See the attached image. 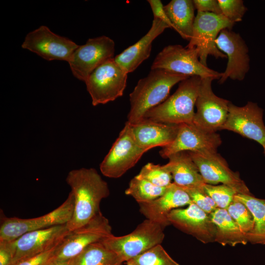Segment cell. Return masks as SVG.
Returning a JSON list of instances; mask_svg holds the SVG:
<instances>
[{
  "label": "cell",
  "mask_w": 265,
  "mask_h": 265,
  "mask_svg": "<svg viewBox=\"0 0 265 265\" xmlns=\"http://www.w3.org/2000/svg\"><path fill=\"white\" fill-rule=\"evenodd\" d=\"M66 181L74 197V209L71 220L66 224L70 231L88 223L101 212V201L109 195L107 183L93 168L70 171Z\"/></svg>",
  "instance_id": "6da1fadb"
},
{
  "label": "cell",
  "mask_w": 265,
  "mask_h": 265,
  "mask_svg": "<svg viewBox=\"0 0 265 265\" xmlns=\"http://www.w3.org/2000/svg\"><path fill=\"white\" fill-rule=\"evenodd\" d=\"M189 77L164 69L151 70L138 80L130 94V110L127 122L133 124L142 120L149 110L167 98L174 85Z\"/></svg>",
  "instance_id": "7a4b0ae2"
},
{
  "label": "cell",
  "mask_w": 265,
  "mask_h": 265,
  "mask_svg": "<svg viewBox=\"0 0 265 265\" xmlns=\"http://www.w3.org/2000/svg\"><path fill=\"white\" fill-rule=\"evenodd\" d=\"M201 80L198 76L182 80L171 96L149 110L143 119L176 125L193 123Z\"/></svg>",
  "instance_id": "3957f363"
},
{
  "label": "cell",
  "mask_w": 265,
  "mask_h": 265,
  "mask_svg": "<svg viewBox=\"0 0 265 265\" xmlns=\"http://www.w3.org/2000/svg\"><path fill=\"white\" fill-rule=\"evenodd\" d=\"M164 228L161 225L146 219L131 233L119 237L112 234L102 242L107 248L127 262L161 244L165 237Z\"/></svg>",
  "instance_id": "277c9868"
},
{
  "label": "cell",
  "mask_w": 265,
  "mask_h": 265,
  "mask_svg": "<svg viewBox=\"0 0 265 265\" xmlns=\"http://www.w3.org/2000/svg\"><path fill=\"white\" fill-rule=\"evenodd\" d=\"M157 69L201 78L219 80L222 76V73L212 70L200 62L195 48H184L180 45L167 46L157 54L151 70Z\"/></svg>",
  "instance_id": "5b68a950"
},
{
  "label": "cell",
  "mask_w": 265,
  "mask_h": 265,
  "mask_svg": "<svg viewBox=\"0 0 265 265\" xmlns=\"http://www.w3.org/2000/svg\"><path fill=\"white\" fill-rule=\"evenodd\" d=\"M114 58L96 68L85 82L94 106L113 101L123 95L128 73Z\"/></svg>",
  "instance_id": "8992f818"
},
{
  "label": "cell",
  "mask_w": 265,
  "mask_h": 265,
  "mask_svg": "<svg viewBox=\"0 0 265 265\" xmlns=\"http://www.w3.org/2000/svg\"><path fill=\"white\" fill-rule=\"evenodd\" d=\"M234 24L222 14L197 12L191 38L186 47L195 48L198 51L200 62L207 66L209 55H212L216 58H226V55L217 47L215 41L221 30H231Z\"/></svg>",
  "instance_id": "52a82bcc"
},
{
  "label": "cell",
  "mask_w": 265,
  "mask_h": 265,
  "mask_svg": "<svg viewBox=\"0 0 265 265\" xmlns=\"http://www.w3.org/2000/svg\"><path fill=\"white\" fill-rule=\"evenodd\" d=\"M74 209V197L70 192L58 207L42 216L28 219L2 218L0 226V241H10L33 231L66 224L71 219Z\"/></svg>",
  "instance_id": "ba28073f"
},
{
  "label": "cell",
  "mask_w": 265,
  "mask_h": 265,
  "mask_svg": "<svg viewBox=\"0 0 265 265\" xmlns=\"http://www.w3.org/2000/svg\"><path fill=\"white\" fill-rule=\"evenodd\" d=\"M108 219L100 212L85 225L70 231L56 247L52 259L71 260L89 245L102 241L112 235Z\"/></svg>",
  "instance_id": "9c48e42d"
},
{
  "label": "cell",
  "mask_w": 265,
  "mask_h": 265,
  "mask_svg": "<svg viewBox=\"0 0 265 265\" xmlns=\"http://www.w3.org/2000/svg\"><path fill=\"white\" fill-rule=\"evenodd\" d=\"M146 152L139 146L127 122L118 137L100 164L102 174L110 178H118L133 167Z\"/></svg>",
  "instance_id": "30bf717a"
},
{
  "label": "cell",
  "mask_w": 265,
  "mask_h": 265,
  "mask_svg": "<svg viewBox=\"0 0 265 265\" xmlns=\"http://www.w3.org/2000/svg\"><path fill=\"white\" fill-rule=\"evenodd\" d=\"M66 224L26 233L6 241L12 255L11 265L58 246L69 233Z\"/></svg>",
  "instance_id": "8fae6325"
},
{
  "label": "cell",
  "mask_w": 265,
  "mask_h": 265,
  "mask_svg": "<svg viewBox=\"0 0 265 265\" xmlns=\"http://www.w3.org/2000/svg\"><path fill=\"white\" fill-rule=\"evenodd\" d=\"M212 78H201L193 123L210 132L221 130L228 114V100L217 96L212 88Z\"/></svg>",
  "instance_id": "7c38bea8"
},
{
  "label": "cell",
  "mask_w": 265,
  "mask_h": 265,
  "mask_svg": "<svg viewBox=\"0 0 265 265\" xmlns=\"http://www.w3.org/2000/svg\"><path fill=\"white\" fill-rule=\"evenodd\" d=\"M114 42L109 37L89 38L85 44L79 46L68 62L72 74L85 82L96 68L114 58Z\"/></svg>",
  "instance_id": "4fadbf2b"
},
{
  "label": "cell",
  "mask_w": 265,
  "mask_h": 265,
  "mask_svg": "<svg viewBox=\"0 0 265 265\" xmlns=\"http://www.w3.org/2000/svg\"><path fill=\"white\" fill-rule=\"evenodd\" d=\"M206 184L221 183L238 193L251 195L248 187L238 172L230 169L225 160L216 152H188Z\"/></svg>",
  "instance_id": "5bb4252c"
},
{
  "label": "cell",
  "mask_w": 265,
  "mask_h": 265,
  "mask_svg": "<svg viewBox=\"0 0 265 265\" xmlns=\"http://www.w3.org/2000/svg\"><path fill=\"white\" fill-rule=\"evenodd\" d=\"M79 46L71 40L53 32L45 26L27 33L22 44V48L48 61L59 60L68 62Z\"/></svg>",
  "instance_id": "9a60e30c"
},
{
  "label": "cell",
  "mask_w": 265,
  "mask_h": 265,
  "mask_svg": "<svg viewBox=\"0 0 265 265\" xmlns=\"http://www.w3.org/2000/svg\"><path fill=\"white\" fill-rule=\"evenodd\" d=\"M221 130L238 133L265 148L263 110L255 103L248 102L243 106H238L230 102L228 116Z\"/></svg>",
  "instance_id": "2e32d148"
},
{
  "label": "cell",
  "mask_w": 265,
  "mask_h": 265,
  "mask_svg": "<svg viewBox=\"0 0 265 265\" xmlns=\"http://www.w3.org/2000/svg\"><path fill=\"white\" fill-rule=\"evenodd\" d=\"M216 45L228 58L227 67L222 73L219 83L228 79L242 80L250 68L248 48L239 34L224 29L217 36Z\"/></svg>",
  "instance_id": "e0dca14e"
},
{
  "label": "cell",
  "mask_w": 265,
  "mask_h": 265,
  "mask_svg": "<svg viewBox=\"0 0 265 265\" xmlns=\"http://www.w3.org/2000/svg\"><path fill=\"white\" fill-rule=\"evenodd\" d=\"M221 144L219 134L207 132L193 123L180 124L172 143L163 147L160 156L164 159L175 153L187 151L198 153L216 152Z\"/></svg>",
  "instance_id": "ac0fdd59"
},
{
  "label": "cell",
  "mask_w": 265,
  "mask_h": 265,
  "mask_svg": "<svg viewBox=\"0 0 265 265\" xmlns=\"http://www.w3.org/2000/svg\"><path fill=\"white\" fill-rule=\"evenodd\" d=\"M167 219L170 224L204 243L215 241L216 227L210 214L194 203L186 208L172 210Z\"/></svg>",
  "instance_id": "d6986e66"
},
{
  "label": "cell",
  "mask_w": 265,
  "mask_h": 265,
  "mask_svg": "<svg viewBox=\"0 0 265 265\" xmlns=\"http://www.w3.org/2000/svg\"><path fill=\"white\" fill-rule=\"evenodd\" d=\"M192 203L189 195L182 187L172 183L159 198L138 204L140 212L146 219L165 228L170 224L167 215L172 210Z\"/></svg>",
  "instance_id": "ffe728a7"
},
{
  "label": "cell",
  "mask_w": 265,
  "mask_h": 265,
  "mask_svg": "<svg viewBox=\"0 0 265 265\" xmlns=\"http://www.w3.org/2000/svg\"><path fill=\"white\" fill-rule=\"evenodd\" d=\"M130 125L135 141L146 152L156 147L163 148L169 145L175 139L180 125L146 119Z\"/></svg>",
  "instance_id": "44dd1931"
},
{
  "label": "cell",
  "mask_w": 265,
  "mask_h": 265,
  "mask_svg": "<svg viewBox=\"0 0 265 265\" xmlns=\"http://www.w3.org/2000/svg\"><path fill=\"white\" fill-rule=\"evenodd\" d=\"M169 28L164 22L154 19L147 33L134 44L129 47L114 58L128 74L134 71L149 58L153 41L165 29Z\"/></svg>",
  "instance_id": "7402d4cb"
},
{
  "label": "cell",
  "mask_w": 265,
  "mask_h": 265,
  "mask_svg": "<svg viewBox=\"0 0 265 265\" xmlns=\"http://www.w3.org/2000/svg\"><path fill=\"white\" fill-rule=\"evenodd\" d=\"M168 159L163 166L171 174L173 183L181 187L203 188L206 183L188 152L175 153Z\"/></svg>",
  "instance_id": "603a6c76"
},
{
  "label": "cell",
  "mask_w": 265,
  "mask_h": 265,
  "mask_svg": "<svg viewBox=\"0 0 265 265\" xmlns=\"http://www.w3.org/2000/svg\"><path fill=\"white\" fill-rule=\"evenodd\" d=\"M195 9L193 1L191 0H172L164 6L173 29L188 41L192 36Z\"/></svg>",
  "instance_id": "cb8c5ba5"
},
{
  "label": "cell",
  "mask_w": 265,
  "mask_h": 265,
  "mask_svg": "<svg viewBox=\"0 0 265 265\" xmlns=\"http://www.w3.org/2000/svg\"><path fill=\"white\" fill-rule=\"evenodd\" d=\"M210 215L216 227L215 242L223 246L229 245L232 246L247 243L248 241L246 236L227 210L217 208Z\"/></svg>",
  "instance_id": "d4e9b609"
},
{
  "label": "cell",
  "mask_w": 265,
  "mask_h": 265,
  "mask_svg": "<svg viewBox=\"0 0 265 265\" xmlns=\"http://www.w3.org/2000/svg\"><path fill=\"white\" fill-rule=\"evenodd\" d=\"M234 199L245 205L254 217L253 228L246 236L248 241L265 245V199L240 193L236 194Z\"/></svg>",
  "instance_id": "484cf974"
},
{
  "label": "cell",
  "mask_w": 265,
  "mask_h": 265,
  "mask_svg": "<svg viewBox=\"0 0 265 265\" xmlns=\"http://www.w3.org/2000/svg\"><path fill=\"white\" fill-rule=\"evenodd\" d=\"M123 259L102 241L92 243L71 259V265H121Z\"/></svg>",
  "instance_id": "4316f807"
},
{
  "label": "cell",
  "mask_w": 265,
  "mask_h": 265,
  "mask_svg": "<svg viewBox=\"0 0 265 265\" xmlns=\"http://www.w3.org/2000/svg\"><path fill=\"white\" fill-rule=\"evenodd\" d=\"M166 187L157 186L135 176L130 182L125 194L132 196L138 203L151 202L161 196Z\"/></svg>",
  "instance_id": "83f0119b"
},
{
  "label": "cell",
  "mask_w": 265,
  "mask_h": 265,
  "mask_svg": "<svg viewBox=\"0 0 265 265\" xmlns=\"http://www.w3.org/2000/svg\"><path fill=\"white\" fill-rule=\"evenodd\" d=\"M131 265H180L161 244L157 245L127 262Z\"/></svg>",
  "instance_id": "f1b7e54d"
},
{
  "label": "cell",
  "mask_w": 265,
  "mask_h": 265,
  "mask_svg": "<svg viewBox=\"0 0 265 265\" xmlns=\"http://www.w3.org/2000/svg\"><path fill=\"white\" fill-rule=\"evenodd\" d=\"M136 177L160 187H167L173 179L171 174L163 165L148 162L141 169Z\"/></svg>",
  "instance_id": "f546056e"
},
{
  "label": "cell",
  "mask_w": 265,
  "mask_h": 265,
  "mask_svg": "<svg viewBox=\"0 0 265 265\" xmlns=\"http://www.w3.org/2000/svg\"><path fill=\"white\" fill-rule=\"evenodd\" d=\"M227 211L245 236L252 231L254 224V217L245 205L234 199Z\"/></svg>",
  "instance_id": "4dcf8cb0"
},
{
  "label": "cell",
  "mask_w": 265,
  "mask_h": 265,
  "mask_svg": "<svg viewBox=\"0 0 265 265\" xmlns=\"http://www.w3.org/2000/svg\"><path fill=\"white\" fill-rule=\"evenodd\" d=\"M204 192L216 204L217 208L227 210L238 193L230 186L222 184L218 186L206 184Z\"/></svg>",
  "instance_id": "1f68e13d"
},
{
  "label": "cell",
  "mask_w": 265,
  "mask_h": 265,
  "mask_svg": "<svg viewBox=\"0 0 265 265\" xmlns=\"http://www.w3.org/2000/svg\"><path fill=\"white\" fill-rule=\"evenodd\" d=\"M223 15L233 23L240 22L247 11L241 0H218Z\"/></svg>",
  "instance_id": "d6a6232c"
},
{
  "label": "cell",
  "mask_w": 265,
  "mask_h": 265,
  "mask_svg": "<svg viewBox=\"0 0 265 265\" xmlns=\"http://www.w3.org/2000/svg\"><path fill=\"white\" fill-rule=\"evenodd\" d=\"M182 187L189 195L193 203L206 212L210 214L217 208L216 204L204 192L203 188L195 187Z\"/></svg>",
  "instance_id": "836d02e7"
},
{
  "label": "cell",
  "mask_w": 265,
  "mask_h": 265,
  "mask_svg": "<svg viewBox=\"0 0 265 265\" xmlns=\"http://www.w3.org/2000/svg\"><path fill=\"white\" fill-rule=\"evenodd\" d=\"M58 246L50 250L24 260L15 265H45L51 259Z\"/></svg>",
  "instance_id": "e575fe53"
},
{
  "label": "cell",
  "mask_w": 265,
  "mask_h": 265,
  "mask_svg": "<svg viewBox=\"0 0 265 265\" xmlns=\"http://www.w3.org/2000/svg\"><path fill=\"white\" fill-rule=\"evenodd\" d=\"M193 1L197 12H208L217 15L222 14L218 0H194Z\"/></svg>",
  "instance_id": "d590c367"
},
{
  "label": "cell",
  "mask_w": 265,
  "mask_h": 265,
  "mask_svg": "<svg viewBox=\"0 0 265 265\" xmlns=\"http://www.w3.org/2000/svg\"><path fill=\"white\" fill-rule=\"evenodd\" d=\"M151 8L154 15V19L160 20L165 23L169 28H173V26L167 16L161 0H147Z\"/></svg>",
  "instance_id": "8d00e7d4"
},
{
  "label": "cell",
  "mask_w": 265,
  "mask_h": 265,
  "mask_svg": "<svg viewBox=\"0 0 265 265\" xmlns=\"http://www.w3.org/2000/svg\"><path fill=\"white\" fill-rule=\"evenodd\" d=\"M12 255L6 241H0V265H11Z\"/></svg>",
  "instance_id": "74e56055"
},
{
  "label": "cell",
  "mask_w": 265,
  "mask_h": 265,
  "mask_svg": "<svg viewBox=\"0 0 265 265\" xmlns=\"http://www.w3.org/2000/svg\"><path fill=\"white\" fill-rule=\"evenodd\" d=\"M46 265H71V259L68 260H56L51 259Z\"/></svg>",
  "instance_id": "f35d334b"
},
{
  "label": "cell",
  "mask_w": 265,
  "mask_h": 265,
  "mask_svg": "<svg viewBox=\"0 0 265 265\" xmlns=\"http://www.w3.org/2000/svg\"><path fill=\"white\" fill-rule=\"evenodd\" d=\"M264 154L265 155V148L264 149Z\"/></svg>",
  "instance_id": "ab89813d"
},
{
  "label": "cell",
  "mask_w": 265,
  "mask_h": 265,
  "mask_svg": "<svg viewBox=\"0 0 265 265\" xmlns=\"http://www.w3.org/2000/svg\"><path fill=\"white\" fill-rule=\"evenodd\" d=\"M127 265H131L127 264Z\"/></svg>",
  "instance_id": "60d3db41"
},
{
  "label": "cell",
  "mask_w": 265,
  "mask_h": 265,
  "mask_svg": "<svg viewBox=\"0 0 265 265\" xmlns=\"http://www.w3.org/2000/svg\"></svg>",
  "instance_id": "b9f144b4"
}]
</instances>
